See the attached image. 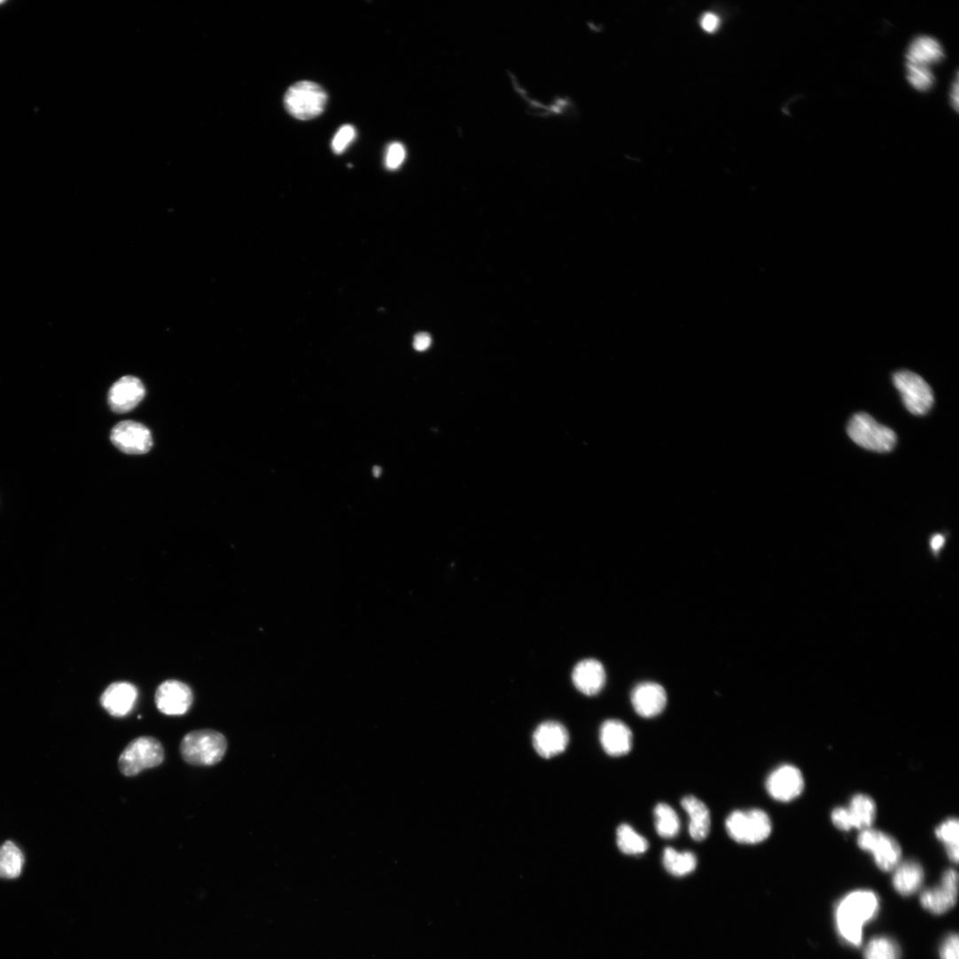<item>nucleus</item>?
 Segmentation results:
<instances>
[{"mask_svg":"<svg viewBox=\"0 0 959 959\" xmlns=\"http://www.w3.org/2000/svg\"><path fill=\"white\" fill-rule=\"evenodd\" d=\"M617 843L622 853L631 855L645 853L650 846L644 837L638 834L630 825L625 823L618 829Z\"/></svg>","mask_w":959,"mask_h":959,"instance_id":"nucleus-26","label":"nucleus"},{"mask_svg":"<svg viewBox=\"0 0 959 959\" xmlns=\"http://www.w3.org/2000/svg\"><path fill=\"white\" fill-rule=\"evenodd\" d=\"M326 92L311 82L293 84L285 96V107L288 113L300 121H309L320 116L326 106Z\"/></svg>","mask_w":959,"mask_h":959,"instance_id":"nucleus-5","label":"nucleus"},{"mask_svg":"<svg viewBox=\"0 0 959 959\" xmlns=\"http://www.w3.org/2000/svg\"><path fill=\"white\" fill-rule=\"evenodd\" d=\"M944 58V51L940 43L929 36L915 39L909 45L906 59L908 65L928 67L940 63Z\"/></svg>","mask_w":959,"mask_h":959,"instance_id":"nucleus-19","label":"nucleus"},{"mask_svg":"<svg viewBox=\"0 0 959 959\" xmlns=\"http://www.w3.org/2000/svg\"><path fill=\"white\" fill-rule=\"evenodd\" d=\"M847 433L857 445L878 453L893 450L897 442L896 433L892 429L864 412L853 416L847 425Z\"/></svg>","mask_w":959,"mask_h":959,"instance_id":"nucleus-3","label":"nucleus"},{"mask_svg":"<svg viewBox=\"0 0 959 959\" xmlns=\"http://www.w3.org/2000/svg\"><path fill=\"white\" fill-rule=\"evenodd\" d=\"M600 741L603 748L609 755L620 757L631 751L633 734L625 723L617 720H610L605 721L601 728Z\"/></svg>","mask_w":959,"mask_h":959,"instance_id":"nucleus-17","label":"nucleus"},{"mask_svg":"<svg viewBox=\"0 0 959 959\" xmlns=\"http://www.w3.org/2000/svg\"><path fill=\"white\" fill-rule=\"evenodd\" d=\"M879 901L875 893L858 890L848 893L838 904L835 912L839 935L847 943L859 946L863 925L876 916Z\"/></svg>","mask_w":959,"mask_h":959,"instance_id":"nucleus-1","label":"nucleus"},{"mask_svg":"<svg viewBox=\"0 0 959 959\" xmlns=\"http://www.w3.org/2000/svg\"><path fill=\"white\" fill-rule=\"evenodd\" d=\"M381 472H382L381 468L378 467V466H375L373 468V474H374L375 477H378L380 475Z\"/></svg>","mask_w":959,"mask_h":959,"instance_id":"nucleus-38","label":"nucleus"},{"mask_svg":"<svg viewBox=\"0 0 959 959\" xmlns=\"http://www.w3.org/2000/svg\"><path fill=\"white\" fill-rule=\"evenodd\" d=\"M682 806L690 816V834L696 841L707 838L711 828V815L707 806L694 796H687Z\"/></svg>","mask_w":959,"mask_h":959,"instance_id":"nucleus-20","label":"nucleus"},{"mask_svg":"<svg viewBox=\"0 0 959 959\" xmlns=\"http://www.w3.org/2000/svg\"><path fill=\"white\" fill-rule=\"evenodd\" d=\"M924 870L920 864L908 861L894 869L893 885L895 890L901 895L914 893L922 885Z\"/></svg>","mask_w":959,"mask_h":959,"instance_id":"nucleus-21","label":"nucleus"},{"mask_svg":"<svg viewBox=\"0 0 959 959\" xmlns=\"http://www.w3.org/2000/svg\"><path fill=\"white\" fill-rule=\"evenodd\" d=\"M720 20L719 18L713 14H706L701 20L702 28L709 33L713 34L719 28Z\"/></svg>","mask_w":959,"mask_h":959,"instance_id":"nucleus-34","label":"nucleus"},{"mask_svg":"<svg viewBox=\"0 0 959 959\" xmlns=\"http://www.w3.org/2000/svg\"><path fill=\"white\" fill-rule=\"evenodd\" d=\"M228 749L226 737L212 729H201L187 734L180 746L183 760L192 766L208 767L218 764Z\"/></svg>","mask_w":959,"mask_h":959,"instance_id":"nucleus-2","label":"nucleus"},{"mask_svg":"<svg viewBox=\"0 0 959 959\" xmlns=\"http://www.w3.org/2000/svg\"><path fill=\"white\" fill-rule=\"evenodd\" d=\"M906 69L908 82L916 90L926 92L932 89L935 78L928 67L907 64Z\"/></svg>","mask_w":959,"mask_h":959,"instance_id":"nucleus-29","label":"nucleus"},{"mask_svg":"<svg viewBox=\"0 0 959 959\" xmlns=\"http://www.w3.org/2000/svg\"><path fill=\"white\" fill-rule=\"evenodd\" d=\"M847 808L854 828L860 830L870 828L876 816V805L869 796L865 794L854 796Z\"/></svg>","mask_w":959,"mask_h":959,"instance_id":"nucleus-23","label":"nucleus"},{"mask_svg":"<svg viewBox=\"0 0 959 959\" xmlns=\"http://www.w3.org/2000/svg\"><path fill=\"white\" fill-rule=\"evenodd\" d=\"M958 87H959L958 86V78L956 76L955 81L953 83L952 90H951V94H950V100H951V103H952V107L956 112L958 111V93H959Z\"/></svg>","mask_w":959,"mask_h":959,"instance_id":"nucleus-37","label":"nucleus"},{"mask_svg":"<svg viewBox=\"0 0 959 959\" xmlns=\"http://www.w3.org/2000/svg\"><path fill=\"white\" fill-rule=\"evenodd\" d=\"M356 136L355 129L350 126L346 125L341 127L335 135L332 143L331 149L337 155L342 154L347 148L354 142Z\"/></svg>","mask_w":959,"mask_h":959,"instance_id":"nucleus-30","label":"nucleus"},{"mask_svg":"<svg viewBox=\"0 0 959 959\" xmlns=\"http://www.w3.org/2000/svg\"><path fill=\"white\" fill-rule=\"evenodd\" d=\"M569 744L567 729L560 723L548 721L539 726L534 736V745L543 758L550 759L565 751Z\"/></svg>","mask_w":959,"mask_h":959,"instance_id":"nucleus-15","label":"nucleus"},{"mask_svg":"<svg viewBox=\"0 0 959 959\" xmlns=\"http://www.w3.org/2000/svg\"><path fill=\"white\" fill-rule=\"evenodd\" d=\"M729 837L740 844H759L766 840L772 831V823L768 814L760 809L735 811L726 820Z\"/></svg>","mask_w":959,"mask_h":959,"instance_id":"nucleus-6","label":"nucleus"},{"mask_svg":"<svg viewBox=\"0 0 959 959\" xmlns=\"http://www.w3.org/2000/svg\"><path fill=\"white\" fill-rule=\"evenodd\" d=\"M631 698L635 712L643 718L659 715L667 703L665 689L655 682H643L637 685L632 692Z\"/></svg>","mask_w":959,"mask_h":959,"instance_id":"nucleus-14","label":"nucleus"},{"mask_svg":"<svg viewBox=\"0 0 959 959\" xmlns=\"http://www.w3.org/2000/svg\"><path fill=\"white\" fill-rule=\"evenodd\" d=\"M405 157L406 151L402 144L394 143L390 144L386 155V168L391 171L398 169L404 162Z\"/></svg>","mask_w":959,"mask_h":959,"instance_id":"nucleus-31","label":"nucleus"},{"mask_svg":"<svg viewBox=\"0 0 959 959\" xmlns=\"http://www.w3.org/2000/svg\"><path fill=\"white\" fill-rule=\"evenodd\" d=\"M940 959H959V942L956 934L948 935L940 949Z\"/></svg>","mask_w":959,"mask_h":959,"instance_id":"nucleus-32","label":"nucleus"},{"mask_svg":"<svg viewBox=\"0 0 959 959\" xmlns=\"http://www.w3.org/2000/svg\"><path fill=\"white\" fill-rule=\"evenodd\" d=\"M958 877L954 869H947L943 874L939 886L925 890L920 897L924 908L932 914L940 915L951 908L957 899Z\"/></svg>","mask_w":959,"mask_h":959,"instance_id":"nucleus-12","label":"nucleus"},{"mask_svg":"<svg viewBox=\"0 0 959 959\" xmlns=\"http://www.w3.org/2000/svg\"><path fill=\"white\" fill-rule=\"evenodd\" d=\"M857 841L860 848L872 854L881 870L891 871L900 864L901 849L890 835L868 828L862 830Z\"/></svg>","mask_w":959,"mask_h":959,"instance_id":"nucleus-8","label":"nucleus"},{"mask_svg":"<svg viewBox=\"0 0 959 959\" xmlns=\"http://www.w3.org/2000/svg\"><path fill=\"white\" fill-rule=\"evenodd\" d=\"M832 823L841 830L854 828L853 820L847 807H837L831 813Z\"/></svg>","mask_w":959,"mask_h":959,"instance_id":"nucleus-33","label":"nucleus"},{"mask_svg":"<svg viewBox=\"0 0 959 959\" xmlns=\"http://www.w3.org/2000/svg\"><path fill=\"white\" fill-rule=\"evenodd\" d=\"M575 687L587 696L597 695L604 687L606 673L604 666L596 659L580 662L573 673Z\"/></svg>","mask_w":959,"mask_h":959,"instance_id":"nucleus-18","label":"nucleus"},{"mask_svg":"<svg viewBox=\"0 0 959 959\" xmlns=\"http://www.w3.org/2000/svg\"><path fill=\"white\" fill-rule=\"evenodd\" d=\"M654 814L656 830L660 837L672 838L678 835L681 823L677 813L672 807L660 803L656 807Z\"/></svg>","mask_w":959,"mask_h":959,"instance_id":"nucleus-25","label":"nucleus"},{"mask_svg":"<svg viewBox=\"0 0 959 959\" xmlns=\"http://www.w3.org/2000/svg\"><path fill=\"white\" fill-rule=\"evenodd\" d=\"M935 833L937 838L944 843L949 859L956 863L959 857L958 820L956 818H949L944 821L938 826Z\"/></svg>","mask_w":959,"mask_h":959,"instance_id":"nucleus-27","label":"nucleus"},{"mask_svg":"<svg viewBox=\"0 0 959 959\" xmlns=\"http://www.w3.org/2000/svg\"><path fill=\"white\" fill-rule=\"evenodd\" d=\"M22 850L12 841L0 846V878L15 879L20 877L25 864Z\"/></svg>","mask_w":959,"mask_h":959,"instance_id":"nucleus-22","label":"nucleus"},{"mask_svg":"<svg viewBox=\"0 0 959 959\" xmlns=\"http://www.w3.org/2000/svg\"><path fill=\"white\" fill-rule=\"evenodd\" d=\"M137 698L138 691L133 684L116 682L105 690L101 704L112 716L121 718L132 712Z\"/></svg>","mask_w":959,"mask_h":959,"instance_id":"nucleus-16","label":"nucleus"},{"mask_svg":"<svg viewBox=\"0 0 959 959\" xmlns=\"http://www.w3.org/2000/svg\"><path fill=\"white\" fill-rule=\"evenodd\" d=\"M146 389L143 382L133 376H125L115 382L108 394V402L116 413H127L134 409L144 398Z\"/></svg>","mask_w":959,"mask_h":959,"instance_id":"nucleus-13","label":"nucleus"},{"mask_svg":"<svg viewBox=\"0 0 959 959\" xmlns=\"http://www.w3.org/2000/svg\"><path fill=\"white\" fill-rule=\"evenodd\" d=\"M432 342V339L427 333H419L414 338L413 347L417 351L426 350Z\"/></svg>","mask_w":959,"mask_h":959,"instance_id":"nucleus-36","label":"nucleus"},{"mask_svg":"<svg viewBox=\"0 0 959 959\" xmlns=\"http://www.w3.org/2000/svg\"><path fill=\"white\" fill-rule=\"evenodd\" d=\"M893 381L910 413L923 416L930 411L934 402L933 393L922 377L908 370H900L893 374Z\"/></svg>","mask_w":959,"mask_h":959,"instance_id":"nucleus-7","label":"nucleus"},{"mask_svg":"<svg viewBox=\"0 0 959 959\" xmlns=\"http://www.w3.org/2000/svg\"><path fill=\"white\" fill-rule=\"evenodd\" d=\"M946 543V538L944 535L937 534L932 536L930 539V550L932 555L938 559V557L944 548Z\"/></svg>","mask_w":959,"mask_h":959,"instance_id":"nucleus-35","label":"nucleus"},{"mask_svg":"<svg viewBox=\"0 0 959 959\" xmlns=\"http://www.w3.org/2000/svg\"><path fill=\"white\" fill-rule=\"evenodd\" d=\"M192 703V691L182 682L168 681L157 690V707L166 715H183L190 710Z\"/></svg>","mask_w":959,"mask_h":959,"instance_id":"nucleus-11","label":"nucleus"},{"mask_svg":"<svg viewBox=\"0 0 959 959\" xmlns=\"http://www.w3.org/2000/svg\"><path fill=\"white\" fill-rule=\"evenodd\" d=\"M663 863L669 873L682 877L696 869L698 861L691 852H678L672 847H667L664 851Z\"/></svg>","mask_w":959,"mask_h":959,"instance_id":"nucleus-24","label":"nucleus"},{"mask_svg":"<svg viewBox=\"0 0 959 959\" xmlns=\"http://www.w3.org/2000/svg\"><path fill=\"white\" fill-rule=\"evenodd\" d=\"M111 441L120 450L131 455L145 454L153 446L150 429L133 420L117 424L112 430Z\"/></svg>","mask_w":959,"mask_h":959,"instance_id":"nucleus-9","label":"nucleus"},{"mask_svg":"<svg viewBox=\"0 0 959 959\" xmlns=\"http://www.w3.org/2000/svg\"><path fill=\"white\" fill-rule=\"evenodd\" d=\"M804 777L799 768L783 765L768 777L767 791L777 801L789 802L799 797L804 790Z\"/></svg>","mask_w":959,"mask_h":959,"instance_id":"nucleus-10","label":"nucleus"},{"mask_svg":"<svg viewBox=\"0 0 959 959\" xmlns=\"http://www.w3.org/2000/svg\"><path fill=\"white\" fill-rule=\"evenodd\" d=\"M165 759L162 744L152 737H141L133 740L122 752L119 767L129 777L161 765Z\"/></svg>","mask_w":959,"mask_h":959,"instance_id":"nucleus-4","label":"nucleus"},{"mask_svg":"<svg viewBox=\"0 0 959 959\" xmlns=\"http://www.w3.org/2000/svg\"><path fill=\"white\" fill-rule=\"evenodd\" d=\"M900 950L890 938L879 936L869 940L864 950V959H899Z\"/></svg>","mask_w":959,"mask_h":959,"instance_id":"nucleus-28","label":"nucleus"}]
</instances>
